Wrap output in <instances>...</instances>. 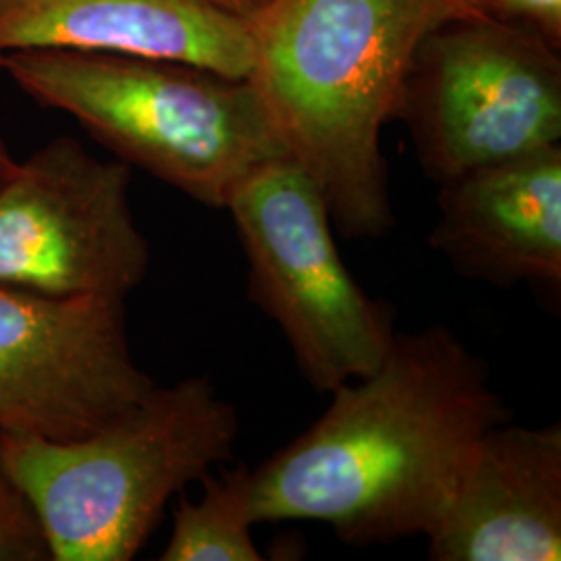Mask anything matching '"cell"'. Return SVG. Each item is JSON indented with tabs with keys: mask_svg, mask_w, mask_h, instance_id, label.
<instances>
[{
	"mask_svg": "<svg viewBox=\"0 0 561 561\" xmlns=\"http://www.w3.org/2000/svg\"><path fill=\"white\" fill-rule=\"evenodd\" d=\"M248 291L277 322L300 373L322 393L377 370L396 340L393 314L341 261L317 181L291 157L266 162L233 190Z\"/></svg>",
	"mask_w": 561,
	"mask_h": 561,
	"instance_id": "5",
	"label": "cell"
},
{
	"mask_svg": "<svg viewBox=\"0 0 561 561\" xmlns=\"http://www.w3.org/2000/svg\"><path fill=\"white\" fill-rule=\"evenodd\" d=\"M461 20L526 25L561 48V0H456Z\"/></svg>",
	"mask_w": 561,
	"mask_h": 561,
	"instance_id": "14",
	"label": "cell"
},
{
	"mask_svg": "<svg viewBox=\"0 0 561 561\" xmlns=\"http://www.w3.org/2000/svg\"><path fill=\"white\" fill-rule=\"evenodd\" d=\"M48 560L41 524L0 466V561Z\"/></svg>",
	"mask_w": 561,
	"mask_h": 561,
	"instance_id": "13",
	"label": "cell"
},
{
	"mask_svg": "<svg viewBox=\"0 0 561 561\" xmlns=\"http://www.w3.org/2000/svg\"><path fill=\"white\" fill-rule=\"evenodd\" d=\"M240 416L208 377L159 387L94 433H0V466L41 524L48 560L129 561L167 503L233 458Z\"/></svg>",
	"mask_w": 561,
	"mask_h": 561,
	"instance_id": "3",
	"label": "cell"
},
{
	"mask_svg": "<svg viewBox=\"0 0 561 561\" xmlns=\"http://www.w3.org/2000/svg\"><path fill=\"white\" fill-rule=\"evenodd\" d=\"M561 48L495 20L447 21L416 48L398 117L437 183L561 140Z\"/></svg>",
	"mask_w": 561,
	"mask_h": 561,
	"instance_id": "6",
	"label": "cell"
},
{
	"mask_svg": "<svg viewBox=\"0 0 561 561\" xmlns=\"http://www.w3.org/2000/svg\"><path fill=\"white\" fill-rule=\"evenodd\" d=\"M154 385L134 360L125 300L0 285V433L80 439Z\"/></svg>",
	"mask_w": 561,
	"mask_h": 561,
	"instance_id": "8",
	"label": "cell"
},
{
	"mask_svg": "<svg viewBox=\"0 0 561 561\" xmlns=\"http://www.w3.org/2000/svg\"><path fill=\"white\" fill-rule=\"evenodd\" d=\"M15 164H18V161H13L9 148L4 146V141L0 138V185L11 175V171L15 169Z\"/></svg>",
	"mask_w": 561,
	"mask_h": 561,
	"instance_id": "16",
	"label": "cell"
},
{
	"mask_svg": "<svg viewBox=\"0 0 561 561\" xmlns=\"http://www.w3.org/2000/svg\"><path fill=\"white\" fill-rule=\"evenodd\" d=\"M67 48L252 71L248 25L204 0H0V57Z\"/></svg>",
	"mask_w": 561,
	"mask_h": 561,
	"instance_id": "11",
	"label": "cell"
},
{
	"mask_svg": "<svg viewBox=\"0 0 561 561\" xmlns=\"http://www.w3.org/2000/svg\"><path fill=\"white\" fill-rule=\"evenodd\" d=\"M204 2L233 20L250 23L279 0H204Z\"/></svg>",
	"mask_w": 561,
	"mask_h": 561,
	"instance_id": "15",
	"label": "cell"
},
{
	"mask_svg": "<svg viewBox=\"0 0 561 561\" xmlns=\"http://www.w3.org/2000/svg\"><path fill=\"white\" fill-rule=\"evenodd\" d=\"M32 101L57 108L121 162L208 208L266 162L289 157L279 127L248 78L181 60L34 48L0 57Z\"/></svg>",
	"mask_w": 561,
	"mask_h": 561,
	"instance_id": "4",
	"label": "cell"
},
{
	"mask_svg": "<svg viewBox=\"0 0 561 561\" xmlns=\"http://www.w3.org/2000/svg\"><path fill=\"white\" fill-rule=\"evenodd\" d=\"M456 20V0H279L245 23L248 80L343 238L377 240L393 227L382 129L424 36Z\"/></svg>",
	"mask_w": 561,
	"mask_h": 561,
	"instance_id": "2",
	"label": "cell"
},
{
	"mask_svg": "<svg viewBox=\"0 0 561 561\" xmlns=\"http://www.w3.org/2000/svg\"><path fill=\"white\" fill-rule=\"evenodd\" d=\"M331 396L252 470L256 524L322 522L347 545L426 537L472 447L512 419L486 362L443 324L396 333L377 370Z\"/></svg>",
	"mask_w": 561,
	"mask_h": 561,
	"instance_id": "1",
	"label": "cell"
},
{
	"mask_svg": "<svg viewBox=\"0 0 561 561\" xmlns=\"http://www.w3.org/2000/svg\"><path fill=\"white\" fill-rule=\"evenodd\" d=\"M431 245L468 279L561 285V144L439 183Z\"/></svg>",
	"mask_w": 561,
	"mask_h": 561,
	"instance_id": "10",
	"label": "cell"
},
{
	"mask_svg": "<svg viewBox=\"0 0 561 561\" xmlns=\"http://www.w3.org/2000/svg\"><path fill=\"white\" fill-rule=\"evenodd\" d=\"M198 502L181 497L162 561H261L254 528L252 468L240 463L221 474H206Z\"/></svg>",
	"mask_w": 561,
	"mask_h": 561,
	"instance_id": "12",
	"label": "cell"
},
{
	"mask_svg": "<svg viewBox=\"0 0 561 561\" xmlns=\"http://www.w3.org/2000/svg\"><path fill=\"white\" fill-rule=\"evenodd\" d=\"M129 181V164L101 161L67 136L18 162L0 185V285L125 300L150 268Z\"/></svg>",
	"mask_w": 561,
	"mask_h": 561,
	"instance_id": "7",
	"label": "cell"
},
{
	"mask_svg": "<svg viewBox=\"0 0 561 561\" xmlns=\"http://www.w3.org/2000/svg\"><path fill=\"white\" fill-rule=\"evenodd\" d=\"M435 561L561 560V424L489 428L426 535Z\"/></svg>",
	"mask_w": 561,
	"mask_h": 561,
	"instance_id": "9",
	"label": "cell"
}]
</instances>
